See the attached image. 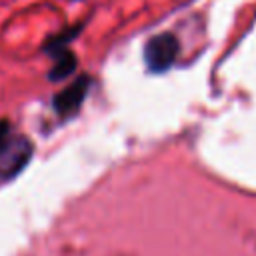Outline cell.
<instances>
[{
  "mask_svg": "<svg viewBox=\"0 0 256 256\" xmlns=\"http://www.w3.org/2000/svg\"><path fill=\"white\" fill-rule=\"evenodd\" d=\"M178 54V40L174 34L162 32L148 40L144 48V60L152 72H162L172 66Z\"/></svg>",
  "mask_w": 256,
  "mask_h": 256,
  "instance_id": "6da1fadb",
  "label": "cell"
},
{
  "mask_svg": "<svg viewBox=\"0 0 256 256\" xmlns=\"http://www.w3.org/2000/svg\"><path fill=\"white\" fill-rule=\"evenodd\" d=\"M28 156V142L24 138L12 136L6 124H0V172L12 174L16 172Z\"/></svg>",
  "mask_w": 256,
  "mask_h": 256,
  "instance_id": "7a4b0ae2",
  "label": "cell"
},
{
  "mask_svg": "<svg viewBox=\"0 0 256 256\" xmlns=\"http://www.w3.org/2000/svg\"><path fill=\"white\" fill-rule=\"evenodd\" d=\"M86 88H88V80L86 78H80L72 86H68L64 92H60L56 96V108H58V112L60 114H66V112L74 110L82 102V98L86 94Z\"/></svg>",
  "mask_w": 256,
  "mask_h": 256,
  "instance_id": "3957f363",
  "label": "cell"
},
{
  "mask_svg": "<svg viewBox=\"0 0 256 256\" xmlns=\"http://www.w3.org/2000/svg\"><path fill=\"white\" fill-rule=\"evenodd\" d=\"M72 68H74V56L64 50V52L56 54V66L52 70V78H64V76H68L72 72Z\"/></svg>",
  "mask_w": 256,
  "mask_h": 256,
  "instance_id": "277c9868",
  "label": "cell"
}]
</instances>
